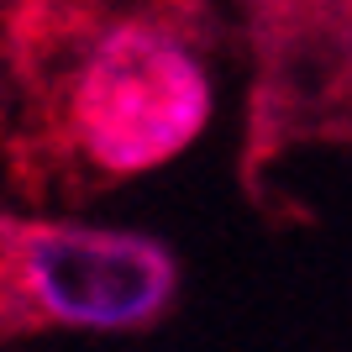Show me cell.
Returning a JSON list of instances; mask_svg holds the SVG:
<instances>
[{
	"label": "cell",
	"instance_id": "6da1fadb",
	"mask_svg": "<svg viewBox=\"0 0 352 352\" xmlns=\"http://www.w3.org/2000/svg\"><path fill=\"white\" fill-rule=\"evenodd\" d=\"M221 0H0V174L32 206L184 158L216 116Z\"/></svg>",
	"mask_w": 352,
	"mask_h": 352
},
{
	"label": "cell",
	"instance_id": "7a4b0ae2",
	"mask_svg": "<svg viewBox=\"0 0 352 352\" xmlns=\"http://www.w3.org/2000/svg\"><path fill=\"white\" fill-rule=\"evenodd\" d=\"M179 294V258L147 232L0 200V342L147 331Z\"/></svg>",
	"mask_w": 352,
	"mask_h": 352
},
{
	"label": "cell",
	"instance_id": "3957f363",
	"mask_svg": "<svg viewBox=\"0 0 352 352\" xmlns=\"http://www.w3.org/2000/svg\"><path fill=\"white\" fill-rule=\"evenodd\" d=\"M252 153L284 142L352 147V0H252Z\"/></svg>",
	"mask_w": 352,
	"mask_h": 352
}]
</instances>
